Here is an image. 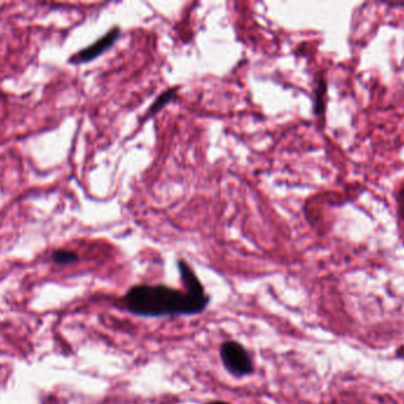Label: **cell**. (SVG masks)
<instances>
[{
	"mask_svg": "<svg viewBox=\"0 0 404 404\" xmlns=\"http://www.w3.org/2000/svg\"><path fill=\"white\" fill-rule=\"evenodd\" d=\"M208 404H228V403H226V402H211V403Z\"/></svg>",
	"mask_w": 404,
	"mask_h": 404,
	"instance_id": "7",
	"label": "cell"
},
{
	"mask_svg": "<svg viewBox=\"0 0 404 404\" xmlns=\"http://www.w3.org/2000/svg\"><path fill=\"white\" fill-rule=\"evenodd\" d=\"M178 89H180V87H173V88H169V89L159 95L155 101L152 102V106L149 107L148 111L145 112V119H149V118L155 115L156 113L159 112L161 109L164 108V106L173 101L178 96Z\"/></svg>",
	"mask_w": 404,
	"mask_h": 404,
	"instance_id": "4",
	"label": "cell"
},
{
	"mask_svg": "<svg viewBox=\"0 0 404 404\" xmlns=\"http://www.w3.org/2000/svg\"><path fill=\"white\" fill-rule=\"evenodd\" d=\"M178 270L185 292L166 286L140 284L130 289L122 298L126 311L138 317H166V315H192L204 311L209 298L190 265L181 260Z\"/></svg>",
	"mask_w": 404,
	"mask_h": 404,
	"instance_id": "1",
	"label": "cell"
},
{
	"mask_svg": "<svg viewBox=\"0 0 404 404\" xmlns=\"http://www.w3.org/2000/svg\"><path fill=\"white\" fill-rule=\"evenodd\" d=\"M121 36V29L119 27H112V30L98 38L95 43L86 46L84 49L78 51L70 57L69 62L72 64L88 63L91 61L96 60L97 57L110 49L115 44Z\"/></svg>",
	"mask_w": 404,
	"mask_h": 404,
	"instance_id": "3",
	"label": "cell"
},
{
	"mask_svg": "<svg viewBox=\"0 0 404 404\" xmlns=\"http://www.w3.org/2000/svg\"><path fill=\"white\" fill-rule=\"evenodd\" d=\"M223 367L230 374L242 377L252 374L253 364L249 352L237 341L223 343L220 350Z\"/></svg>",
	"mask_w": 404,
	"mask_h": 404,
	"instance_id": "2",
	"label": "cell"
},
{
	"mask_svg": "<svg viewBox=\"0 0 404 404\" xmlns=\"http://www.w3.org/2000/svg\"><path fill=\"white\" fill-rule=\"evenodd\" d=\"M325 84H324V82H320V84H319V90H318V94H317V95H318V96H317V98H318V100H317V102H315V107H317V113H320L322 111V90H324V88H325Z\"/></svg>",
	"mask_w": 404,
	"mask_h": 404,
	"instance_id": "6",
	"label": "cell"
},
{
	"mask_svg": "<svg viewBox=\"0 0 404 404\" xmlns=\"http://www.w3.org/2000/svg\"><path fill=\"white\" fill-rule=\"evenodd\" d=\"M52 260L58 265H69V263H74L77 261L78 255L74 251L58 249V251L52 253Z\"/></svg>",
	"mask_w": 404,
	"mask_h": 404,
	"instance_id": "5",
	"label": "cell"
}]
</instances>
